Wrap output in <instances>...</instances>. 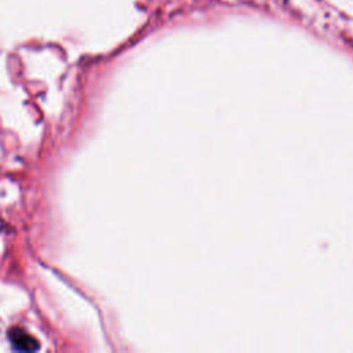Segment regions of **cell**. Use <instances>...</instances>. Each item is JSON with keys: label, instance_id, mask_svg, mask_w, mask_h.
<instances>
[{"label": "cell", "instance_id": "obj_1", "mask_svg": "<svg viewBox=\"0 0 353 353\" xmlns=\"http://www.w3.org/2000/svg\"><path fill=\"white\" fill-rule=\"evenodd\" d=\"M10 339L12 342V345L19 350H36L39 347L37 342L23 330L14 328L10 332Z\"/></svg>", "mask_w": 353, "mask_h": 353}]
</instances>
